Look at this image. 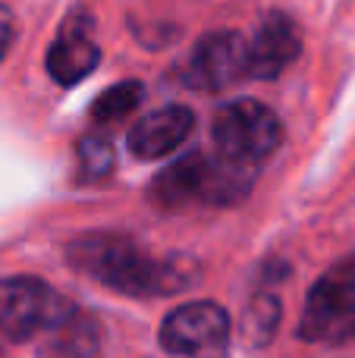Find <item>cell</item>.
Masks as SVG:
<instances>
[{
  "instance_id": "cell-1",
  "label": "cell",
  "mask_w": 355,
  "mask_h": 358,
  "mask_svg": "<svg viewBox=\"0 0 355 358\" xmlns=\"http://www.w3.org/2000/svg\"><path fill=\"white\" fill-rule=\"evenodd\" d=\"M73 271L129 299H161L189 289L201 277L192 258H157L119 233H85L66 245Z\"/></svg>"
},
{
  "instance_id": "cell-2",
  "label": "cell",
  "mask_w": 355,
  "mask_h": 358,
  "mask_svg": "<svg viewBox=\"0 0 355 358\" xmlns=\"http://www.w3.org/2000/svg\"><path fill=\"white\" fill-rule=\"evenodd\" d=\"M252 185H255V167L230 161L224 155L192 151L157 173L151 182V201L167 210L189 208V204L230 208L249 195Z\"/></svg>"
},
{
  "instance_id": "cell-3",
  "label": "cell",
  "mask_w": 355,
  "mask_h": 358,
  "mask_svg": "<svg viewBox=\"0 0 355 358\" xmlns=\"http://www.w3.org/2000/svg\"><path fill=\"white\" fill-rule=\"evenodd\" d=\"M299 340L318 346L355 340V252L314 280L302 305Z\"/></svg>"
},
{
  "instance_id": "cell-4",
  "label": "cell",
  "mask_w": 355,
  "mask_h": 358,
  "mask_svg": "<svg viewBox=\"0 0 355 358\" xmlns=\"http://www.w3.org/2000/svg\"><path fill=\"white\" fill-rule=\"evenodd\" d=\"M211 136L214 145H217V155L258 167L264 157H270L277 151V145L283 138V126L268 104L239 98L214 113Z\"/></svg>"
},
{
  "instance_id": "cell-5",
  "label": "cell",
  "mask_w": 355,
  "mask_h": 358,
  "mask_svg": "<svg viewBox=\"0 0 355 358\" xmlns=\"http://www.w3.org/2000/svg\"><path fill=\"white\" fill-rule=\"evenodd\" d=\"M69 305L66 296L50 289L38 277L0 280V334L13 343L38 340Z\"/></svg>"
},
{
  "instance_id": "cell-6",
  "label": "cell",
  "mask_w": 355,
  "mask_h": 358,
  "mask_svg": "<svg viewBox=\"0 0 355 358\" xmlns=\"http://www.w3.org/2000/svg\"><path fill=\"white\" fill-rule=\"evenodd\" d=\"M161 346L180 358H224L230 349V317L217 302H186L164 317Z\"/></svg>"
},
{
  "instance_id": "cell-7",
  "label": "cell",
  "mask_w": 355,
  "mask_h": 358,
  "mask_svg": "<svg viewBox=\"0 0 355 358\" xmlns=\"http://www.w3.org/2000/svg\"><path fill=\"white\" fill-rule=\"evenodd\" d=\"M245 76V38L236 31L205 35L182 66V82L205 92H220Z\"/></svg>"
},
{
  "instance_id": "cell-8",
  "label": "cell",
  "mask_w": 355,
  "mask_h": 358,
  "mask_svg": "<svg viewBox=\"0 0 355 358\" xmlns=\"http://www.w3.org/2000/svg\"><path fill=\"white\" fill-rule=\"evenodd\" d=\"M302 50L299 25L287 13H268L258 22L255 35L245 41V76L252 79H277L296 63Z\"/></svg>"
},
{
  "instance_id": "cell-9",
  "label": "cell",
  "mask_w": 355,
  "mask_h": 358,
  "mask_svg": "<svg viewBox=\"0 0 355 358\" xmlns=\"http://www.w3.org/2000/svg\"><path fill=\"white\" fill-rule=\"evenodd\" d=\"M195 126V113L182 104H167L161 110L142 117L129 129V151L138 161H157L176 151L189 138Z\"/></svg>"
},
{
  "instance_id": "cell-10",
  "label": "cell",
  "mask_w": 355,
  "mask_h": 358,
  "mask_svg": "<svg viewBox=\"0 0 355 358\" xmlns=\"http://www.w3.org/2000/svg\"><path fill=\"white\" fill-rule=\"evenodd\" d=\"M98 63H101V48L92 38V22L88 19H69L48 50L50 79L69 88L75 82L88 79Z\"/></svg>"
},
{
  "instance_id": "cell-11",
  "label": "cell",
  "mask_w": 355,
  "mask_h": 358,
  "mask_svg": "<svg viewBox=\"0 0 355 358\" xmlns=\"http://www.w3.org/2000/svg\"><path fill=\"white\" fill-rule=\"evenodd\" d=\"M44 358H98L101 355V324L85 308L69 302L57 321L38 336Z\"/></svg>"
},
{
  "instance_id": "cell-12",
  "label": "cell",
  "mask_w": 355,
  "mask_h": 358,
  "mask_svg": "<svg viewBox=\"0 0 355 358\" xmlns=\"http://www.w3.org/2000/svg\"><path fill=\"white\" fill-rule=\"evenodd\" d=\"M142 98H145L142 82H136V79L117 82V85H110L107 92H101L98 98H94L92 120L98 126H117V123H123L138 104H142Z\"/></svg>"
},
{
  "instance_id": "cell-13",
  "label": "cell",
  "mask_w": 355,
  "mask_h": 358,
  "mask_svg": "<svg viewBox=\"0 0 355 358\" xmlns=\"http://www.w3.org/2000/svg\"><path fill=\"white\" fill-rule=\"evenodd\" d=\"M280 317H283L280 299L270 296V292H258L242 315V334L249 340V346H268L270 336L280 327Z\"/></svg>"
},
{
  "instance_id": "cell-14",
  "label": "cell",
  "mask_w": 355,
  "mask_h": 358,
  "mask_svg": "<svg viewBox=\"0 0 355 358\" xmlns=\"http://www.w3.org/2000/svg\"><path fill=\"white\" fill-rule=\"evenodd\" d=\"M75 157H79V179L82 182H94L104 179L113 170V145L104 136H85L75 145Z\"/></svg>"
},
{
  "instance_id": "cell-15",
  "label": "cell",
  "mask_w": 355,
  "mask_h": 358,
  "mask_svg": "<svg viewBox=\"0 0 355 358\" xmlns=\"http://www.w3.org/2000/svg\"><path fill=\"white\" fill-rule=\"evenodd\" d=\"M10 41H13V13L6 10L3 3H0V60H3Z\"/></svg>"
}]
</instances>
